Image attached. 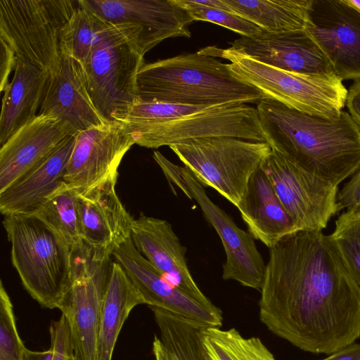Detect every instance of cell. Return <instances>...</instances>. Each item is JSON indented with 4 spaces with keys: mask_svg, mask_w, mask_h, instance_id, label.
<instances>
[{
    "mask_svg": "<svg viewBox=\"0 0 360 360\" xmlns=\"http://www.w3.org/2000/svg\"><path fill=\"white\" fill-rule=\"evenodd\" d=\"M259 319L274 335L331 354L360 338V288L329 236L297 231L269 248Z\"/></svg>",
    "mask_w": 360,
    "mask_h": 360,
    "instance_id": "cell-1",
    "label": "cell"
},
{
    "mask_svg": "<svg viewBox=\"0 0 360 360\" xmlns=\"http://www.w3.org/2000/svg\"><path fill=\"white\" fill-rule=\"evenodd\" d=\"M266 141L307 172L338 186L360 168V129L349 113L310 115L263 98L256 107Z\"/></svg>",
    "mask_w": 360,
    "mask_h": 360,
    "instance_id": "cell-2",
    "label": "cell"
},
{
    "mask_svg": "<svg viewBox=\"0 0 360 360\" xmlns=\"http://www.w3.org/2000/svg\"><path fill=\"white\" fill-rule=\"evenodd\" d=\"M141 101L192 105L255 103L264 97L216 57L200 50L144 63L137 74Z\"/></svg>",
    "mask_w": 360,
    "mask_h": 360,
    "instance_id": "cell-3",
    "label": "cell"
},
{
    "mask_svg": "<svg viewBox=\"0 0 360 360\" xmlns=\"http://www.w3.org/2000/svg\"><path fill=\"white\" fill-rule=\"evenodd\" d=\"M3 225L24 288L42 307L58 309L73 281L71 248L34 215L4 216Z\"/></svg>",
    "mask_w": 360,
    "mask_h": 360,
    "instance_id": "cell-4",
    "label": "cell"
},
{
    "mask_svg": "<svg viewBox=\"0 0 360 360\" xmlns=\"http://www.w3.org/2000/svg\"><path fill=\"white\" fill-rule=\"evenodd\" d=\"M139 28L110 24L82 64L90 98L107 123L117 122L138 101L137 74L145 63Z\"/></svg>",
    "mask_w": 360,
    "mask_h": 360,
    "instance_id": "cell-5",
    "label": "cell"
},
{
    "mask_svg": "<svg viewBox=\"0 0 360 360\" xmlns=\"http://www.w3.org/2000/svg\"><path fill=\"white\" fill-rule=\"evenodd\" d=\"M200 51L228 60L233 72L257 89L264 98L278 101L297 110L332 119L340 115L346 104L348 90L336 76L283 70L231 47L220 49L214 46Z\"/></svg>",
    "mask_w": 360,
    "mask_h": 360,
    "instance_id": "cell-6",
    "label": "cell"
},
{
    "mask_svg": "<svg viewBox=\"0 0 360 360\" xmlns=\"http://www.w3.org/2000/svg\"><path fill=\"white\" fill-rule=\"evenodd\" d=\"M79 0H0V39L17 59L46 75L63 56L65 27Z\"/></svg>",
    "mask_w": 360,
    "mask_h": 360,
    "instance_id": "cell-7",
    "label": "cell"
},
{
    "mask_svg": "<svg viewBox=\"0 0 360 360\" xmlns=\"http://www.w3.org/2000/svg\"><path fill=\"white\" fill-rule=\"evenodd\" d=\"M169 147L203 186L216 190L236 207L251 176L271 151L266 141L226 136Z\"/></svg>",
    "mask_w": 360,
    "mask_h": 360,
    "instance_id": "cell-8",
    "label": "cell"
},
{
    "mask_svg": "<svg viewBox=\"0 0 360 360\" xmlns=\"http://www.w3.org/2000/svg\"><path fill=\"white\" fill-rule=\"evenodd\" d=\"M153 157L171 188H177L198 203L205 218L220 238L226 254L222 278L233 280L243 286L261 290L266 264L251 234L239 228L233 219L209 198L205 186L189 169L174 164L158 150L153 152Z\"/></svg>",
    "mask_w": 360,
    "mask_h": 360,
    "instance_id": "cell-9",
    "label": "cell"
},
{
    "mask_svg": "<svg viewBox=\"0 0 360 360\" xmlns=\"http://www.w3.org/2000/svg\"><path fill=\"white\" fill-rule=\"evenodd\" d=\"M72 253V284L58 309L68 320L75 356L100 360V323L112 255L84 243Z\"/></svg>",
    "mask_w": 360,
    "mask_h": 360,
    "instance_id": "cell-10",
    "label": "cell"
},
{
    "mask_svg": "<svg viewBox=\"0 0 360 360\" xmlns=\"http://www.w3.org/2000/svg\"><path fill=\"white\" fill-rule=\"evenodd\" d=\"M124 127L134 144L148 148L224 136L266 142L256 108L245 103L211 105L172 120Z\"/></svg>",
    "mask_w": 360,
    "mask_h": 360,
    "instance_id": "cell-11",
    "label": "cell"
},
{
    "mask_svg": "<svg viewBox=\"0 0 360 360\" xmlns=\"http://www.w3.org/2000/svg\"><path fill=\"white\" fill-rule=\"evenodd\" d=\"M297 231H322L338 212V186L271 148L261 165Z\"/></svg>",
    "mask_w": 360,
    "mask_h": 360,
    "instance_id": "cell-12",
    "label": "cell"
},
{
    "mask_svg": "<svg viewBox=\"0 0 360 360\" xmlns=\"http://www.w3.org/2000/svg\"><path fill=\"white\" fill-rule=\"evenodd\" d=\"M305 30L338 78L360 79V11L346 0H312Z\"/></svg>",
    "mask_w": 360,
    "mask_h": 360,
    "instance_id": "cell-13",
    "label": "cell"
},
{
    "mask_svg": "<svg viewBox=\"0 0 360 360\" xmlns=\"http://www.w3.org/2000/svg\"><path fill=\"white\" fill-rule=\"evenodd\" d=\"M112 25L131 24L139 30L138 44L143 55L162 41L191 37L193 22L174 0H81Z\"/></svg>",
    "mask_w": 360,
    "mask_h": 360,
    "instance_id": "cell-14",
    "label": "cell"
},
{
    "mask_svg": "<svg viewBox=\"0 0 360 360\" xmlns=\"http://www.w3.org/2000/svg\"><path fill=\"white\" fill-rule=\"evenodd\" d=\"M134 144L131 135L119 122L77 132L65 183L82 193L118 174L122 158Z\"/></svg>",
    "mask_w": 360,
    "mask_h": 360,
    "instance_id": "cell-15",
    "label": "cell"
},
{
    "mask_svg": "<svg viewBox=\"0 0 360 360\" xmlns=\"http://www.w3.org/2000/svg\"><path fill=\"white\" fill-rule=\"evenodd\" d=\"M131 238L138 251L170 283L207 309L221 311L195 282L186 262V249L167 220L141 212L133 221Z\"/></svg>",
    "mask_w": 360,
    "mask_h": 360,
    "instance_id": "cell-16",
    "label": "cell"
},
{
    "mask_svg": "<svg viewBox=\"0 0 360 360\" xmlns=\"http://www.w3.org/2000/svg\"><path fill=\"white\" fill-rule=\"evenodd\" d=\"M111 255L124 268L148 307L161 308L207 326H221V311L207 309L170 283L138 251L131 237L116 246Z\"/></svg>",
    "mask_w": 360,
    "mask_h": 360,
    "instance_id": "cell-17",
    "label": "cell"
},
{
    "mask_svg": "<svg viewBox=\"0 0 360 360\" xmlns=\"http://www.w3.org/2000/svg\"><path fill=\"white\" fill-rule=\"evenodd\" d=\"M231 48L257 61L304 75L335 76L321 49L307 30L241 37Z\"/></svg>",
    "mask_w": 360,
    "mask_h": 360,
    "instance_id": "cell-18",
    "label": "cell"
},
{
    "mask_svg": "<svg viewBox=\"0 0 360 360\" xmlns=\"http://www.w3.org/2000/svg\"><path fill=\"white\" fill-rule=\"evenodd\" d=\"M39 115L58 120L75 132L108 124L90 98L82 65L67 54L47 75Z\"/></svg>",
    "mask_w": 360,
    "mask_h": 360,
    "instance_id": "cell-19",
    "label": "cell"
},
{
    "mask_svg": "<svg viewBox=\"0 0 360 360\" xmlns=\"http://www.w3.org/2000/svg\"><path fill=\"white\" fill-rule=\"evenodd\" d=\"M73 133L60 120L40 115L18 129L0 148V193L44 162Z\"/></svg>",
    "mask_w": 360,
    "mask_h": 360,
    "instance_id": "cell-20",
    "label": "cell"
},
{
    "mask_svg": "<svg viewBox=\"0 0 360 360\" xmlns=\"http://www.w3.org/2000/svg\"><path fill=\"white\" fill-rule=\"evenodd\" d=\"M118 174L78 193L83 242L97 250H112L131 237L134 219L115 191Z\"/></svg>",
    "mask_w": 360,
    "mask_h": 360,
    "instance_id": "cell-21",
    "label": "cell"
},
{
    "mask_svg": "<svg viewBox=\"0 0 360 360\" xmlns=\"http://www.w3.org/2000/svg\"><path fill=\"white\" fill-rule=\"evenodd\" d=\"M77 132L70 134L41 165L0 193V211L7 215H34L64 183Z\"/></svg>",
    "mask_w": 360,
    "mask_h": 360,
    "instance_id": "cell-22",
    "label": "cell"
},
{
    "mask_svg": "<svg viewBox=\"0 0 360 360\" xmlns=\"http://www.w3.org/2000/svg\"><path fill=\"white\" fill-rule=\"evenodd\" d=\"M236 207L248 232L269 248L297 231L261 166L251 176Z\"/></svg>",
    "mask_w": 360,
    "mask_h": 360,
    "instance_id": "cell-23",
    "label": "cell"
},
{
    "mask_svg": "<svg viewBox=\"0 0 360 360\" xmlns=\"http://www.w3.org/2000/svg\"><path fill=\"white\" fill-rule=\"evenodd\" d=\"M47 75L37 66L17 59L14 75L2 98L0 146L37 116Z\"/></svg>",
    "mask_w": 360,
    "mask_h": 360,
    "instance_id": "cell-24",
    "label": "cell"
},
{
    "mask_svg": "<svg viewBox=\"0 0 360 360\" xmlns=\"http://www.w3.org/2000/svg\"><path fill=\"white\" fill-rule=\"evenodd\" d=\"M146 301L124 268L112 262L101 312L99 330L100 360H112L121 329L131 310Z\"/></svg>",
    "mask_w": 360,
    "mask_h": 360,
    "instance_id": "cell-25",
    "label": "cell"
},
{
    "mask_svg": "<svg viewBox=\"0 0 360 360\" xmlns=\"http://www.w3.org/2000/svg\"><path fill=\"white\" fill-rule=\"evenodd\" d=\"M312 0H224L229 11L265 31L304 30Z\"/></svg>",
    "mask_w": 360,
    "mask_h": 360,
    "instance_id": "cell-26",
    "label": "cell"
},
{
    "mask_svg": "<svg viewBox=\"0 0 360 360\" xmlns=\"http://www.w3.org/2000/svg\"><path fill=\"white\" fill-rule=\"evenodd\" d=\"M56 232L71 248L83 244L78 193L64 183L34 214Z\"/></svg>",
    "mask_w": 360,
    "mask_h": 360,
    "instance_id": "cell-27",
    "label": "cell"
},
{
    "mask_svg": "<svg viewBox=\"0 0 360 360\" xmlns=\"http://www.w3.org/2000/svg\"><path fill=\"white\" fill-rule=\"evenodd\" d=\"M202 344L208 360H276L259 338H244L236 328L205 326Z\"/></svg>",
    "mask_w": 360,
    "mask_h": 360,
    "instance_id": "cell-28",
    "label": "cell"
},
{
    "mask_svg": "<svg viewBox=\"0 0 360 360\" xmlns=\"http://www.w3.org/2000/svg\"><path fill=\"white\" fill-rule=\"evenodd\" d=\"M110 25L79 0L65 30L63 53L82 65L101 33Z\"/></svg>",
    "mask_w": 360,
    "mask_h": 360,
    "instance_id": "cell-29",
    "label": "cell"
},
{
    "mask_svg": "<svg viewBox=\"0 0 360 360\" xmlns=\"http://www.w3.org/2000/svg\"><path fill=\"white\" fill-rule=\"evenodd\" d=\"M328 236L360 288V212L346 211L340 214Z\"/></svg>",
    "mask_w": 360,
    "mask_h": 360,
    "instance_id": "cell-30",
    "label": "cell"
},
{
    "mask_svg": "<svg viewBox=\"0 0 360 360\" xmlns=\"http://www.w3.org/2000/svg\"><path fill=\"white\" fill-rule=\"evenodd\" d=\"M194 20L212 22L231 30L242 37H252L268 32L264 29L231 11L198 5L194 0H174Z\"/></svg>",
    "mask_w": 360,
    "mask_h": 360,
    "instance_id": "cell-31",
    "label": "cell"
},
{
    "mask_svg": "<svg viewBox=\"0 0 360 360\" xmlns=\"http://www.w3.org/2000/svg\"><path fill=\"white\" fill-rule=\"evenodd\" d=\"M25 347L15 322L13 307L0 282V360H22Z\"/></svg>",
    "mask_w": 360,
    "mask_h": 360,
    "instance_id": "cell-32",
    "label": "cell"
},
{
    "mask_svg": "<svg viewBox=\"0 0 360 360\" xmlns=\"http://www.w3.org/2000/svg\"><path fill=\"white\" fill-rule=\"evenodd\" d=\"M51 345L53 349V360H68L73 354V347L69 324L65 316L53 321L49 328Z\"/></svg>",
    "mask_w": 360,
    "mask_h": 360,
    "instance_id": "cell-33",
    "label": "cell"
},
{
    "mask_svg": "<svg viewBox=\"0 0 360 360\" xmlns=\"http://www.w3.org/2000/svg\"><path fill=\"white\" fill-rule=\"evenodd\" d=\"M338 210L360 212V168L353 177L338 191Z\"/></svg>",
    "mask_w": 360,
    "mask_h": 360,
    "instance_id": "cell-34",
    "label": "cell"
},
{
    "mask_svg": "<svg viewBox=\"0 0 360 360\" xmlns=\"http://www.w3.org/2000/svg\"><path fill=\"white\" fill-rule=\"evenodd\" d=\"M17 57L8 45L0 39V89L3 92L8 87L9 75L15 70Z\"/></svg>",
    "mask_w": 360,
    "mask_h": 360,
    "instance_id": "cell-35",
    "label": "cell"
},
{
    "mask_svg": "<svg viewBox=\"0 0 360 360\" xmlns=\"http://www.w3.org/2000/svg\"><path fill=\"white\" fill-rule=\"evenodd\" d=\"M345 105L349 115L360 129V79L354 81L349 87Z\"/></svg>",
    "mask_w": 360,
    "mask_h": 360,
    "instance_id": "cell-36",
    "label": "cell"
},
{
    "mask_svg": "<svg viewBox=\"0 0 360 360\" xmlns=\"http://www.w3.org/2000/svg\"><path fill=\"white\" fill-rule=\"evenodd\" d=\"M320 360H360V344L354 342Z\"/></svg>",
    "mask_w": 360,
    "mask_h": 360,
    "instance_id": "cell-37",
    "label": "cell"
},
{
    "mask_svg": "<svg viewBox=\"0 0 360 360\" xmlns=\"http://www.w3.org/2000/svg\"><path fill=\"white\" fill-rule=\"evenodd\" d=\"M153 354L155 360H173L171 354L162 344L160 338L155 335L153 347Z\"/></svg>",
    "mask_w": 360,
    "mask_h": 360,
    "instance_id": "cell-38",
    "label": "cell"
},
{
    "mask_svg": "<svg viewBox=\"0 0 360 360\" xmlns=\"http://www.w3.org/2000/svg\"><path fill=\"white\" fill-rule=\"evenodd\" d=\"M54 352L51 347L45 352H34L25 349L22 360H53Z\"/></svg>",
    "mask_w": 360,
    "mask_h": 360,
    "instance_id": "cell-39",
    "label": "cell"
},
{
    "mask_svg": "<svg viewBox=\"0 0 360 360\" xmlns=\"http://www.w3.org/2000/svg\"><path fill=\"white\" fill-rule=\"evenodd\" d=\"M352 6L360 11V0H346Z\"/></svg>",
    "mask_w": 360,
    "mask_h": 360,
    "instance_id": "cell-40",
    "label": "cell"
},
{
    "mask_svg": "<svg viewBox=\"0 0 360 360\" xmlns=\"http://www.w3.org/2000/svg\"><path fill=\"white\" fill-rule=\"evenodd\" d=\"M68 360H78L74 355V353L69 356Z\"/></svg>",
    "mask_w": 360,
    "mask_h": 360,
    "instance_id": "cell-41",
    "label": "cell"
}]
</instances>
